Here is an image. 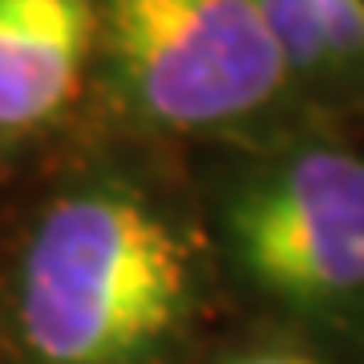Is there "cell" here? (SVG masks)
Segmentation results:
<instances>
[{
	"instance_id": "6da1fadb",
	"label": "cell",
	"mask_w": 364,
	"mask_h": 364,
	"mask_svg": "<svg viewBox=\"0 0 364 364\" xmlns=\"http://www.w3.org/2000/svg\"><path fill=\"white\" fill-rule=\"evenodd\" d=\"M191 296L186 247L126 191L57 198L16 284V324L41 364H138L178 328Z\"/></svg>"
},
{
	"instance_id": "7a4b0ae2",
	"label": "cell",
	"mask_w": 364,
	"mask_h": 364,
	"mask_svg": "<svg viewBox=\"0 0 364 364\" xmlns=\"http://www.w3.org/2000/svg\"><path fill=\"white\" fill-rule=\"evenodd\" d=\"M114 90L162 130H215L259 114L291 65L255 0H105Z\"/></svg>"
},
{
	"instance_id": "3957f363",
	"label": "cell",
	"mask_w": 364,
	"mask_h": 364,
	"mask_svg": "<svg viewBox=\"0 0 364 364\" xmlns=\"http://www.w3.org/2000/svg\"><path fill=\"white\" fill-rule=\"evenodd\" d=\"M227 231L251 284L296 312H340L364 299V158L304 146L259 178L231 210Z\"/></svg>"
},
{
	"instance_id": "277c9868",
	"label": "cell",
	"mask_w": 364,
	"mask_h": 364,
	"mask_svg": "<svg viewBox=\"0 0 364 364\" xmlns=\"http://www.w3.org/2000/svg\"><path fill=\"white\" fill-rule=\"evenodd\" d=\"M93 41V0H0V130H28L65 109Z\"/></svg>"
},
{
	"instance_id": "5b68a950",
	"label": "cell",
	"mask_w": 364,
	"mask_h": 364,
	"mask_svg": "<svg viewBox=\"0 0 364 364\" xmlns=\"http://www.w3.org/2000/svg\"><path fill=\"white\" fill-rule=\"evenodd\" d=\"M275 37L291 73L352 69L364 61V0H287Z\"/></svg>"
},
{
	"instance_id": "8992f818",
	"label": "cell",
	"mask_w": 364,
	"mask_h": 364,
	"mask_svg": "<svg viewBox=\"0 0 364 364\" xmlns=\"http://www.w3.org/2000/svg\"><path fill=\"white\" fill-rule=\"evenodd\" d=\"M227 364H316L308 356H287V352H255V356H239V360Z\"/></svg>"
}]
</instances>
